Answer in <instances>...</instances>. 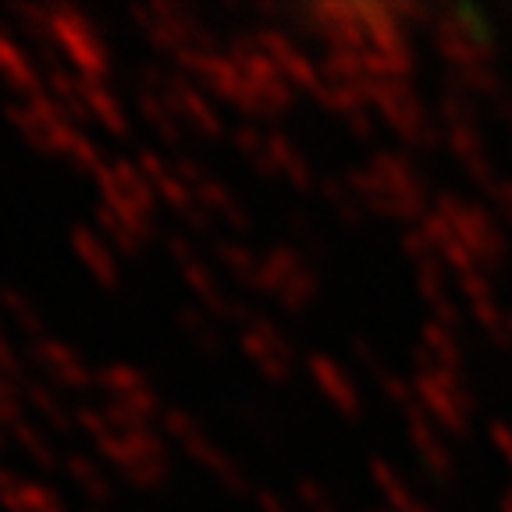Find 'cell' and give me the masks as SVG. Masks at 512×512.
I'll list each match as a JSON object with an SVG mask.
<instances>
[{"label":"cell","mask_w":512,"mask_h":512,"mask_svg":"<svg viewBox=\"0 0 512 512\" xmlns=\"http://www.w3.org/2000/svg\"><path fill=\"white\" fill-rule=\"evenodd\" d=\"M498 196H502V210L512 217V189L509 185H498Z\"/></svg>","instance_id":"cell-1"}]
</instances>
